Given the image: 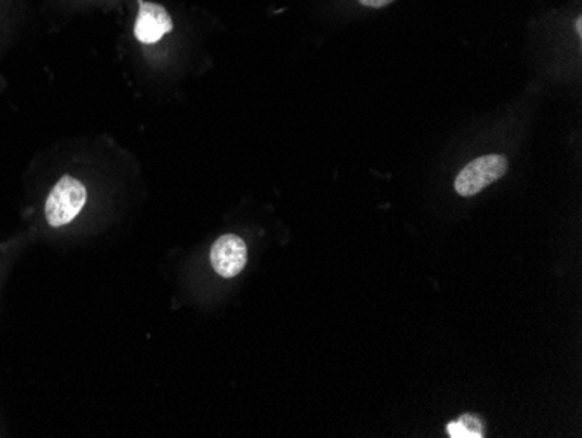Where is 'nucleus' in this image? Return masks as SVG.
I'll return each instance as SVG.
<instances>
[{"label": "nucleus", "instance_id": "obj_1", "mask_svg": "<svg viewBox=\"0 0 582 438\" xmlns=\"http://www.w3.org/2000/svg\"><path fill=\"white\" fill-rule=\"evenodd\" d=\"M86 200L87 192L84 184L70 175L61 177L57 186L52 187L46 201V218H48L49 226L61 227L70 224L84 209Z\"/></svg>", "mask_w": 582, "mask_h": 438}, {"label": "nucleus", "instance_id": "obj_2", "mask_svg": "<svg viewBox=\"0 0 582 438\" xmlns=\"http://www.w3.org/2000/svg\"><path fill=\"white\" fill-rule=\"evenodd\" d=\"M508 174V159L500 154L478 157L466 168L461 169L458 180H455V191L462 198H471L487 189L490 184Z\"/></svg>", "mask_w": 582, "mask_h": 438}, {"label": "nucleus", "instance_id": "obj_3", "mask_svg": "<svg viewBox=\"0 0 582 438\" xmlns=\"http://www.w3.org/2000/svg\"><path fill=\"white\" fill-rule=\"evenodd\" d=\"M210 259H212L213 270L221 274L222 279H234L247 265V244L236 235L222 236L213 245Z\"/></svg>", "mask_w": 582, "mask_h": 438}, {"label": "nucleus", "instance_id": "obj_4", "mask_svg": "<svg viewBox=\"0 0 582 438\" xmlns=\"http://www.w3.org/2000/svg\"><path fill=\"white\" fill-rule=\"evenodd\" d=\"M173 31L171 16L163 5L140 2V13L134 25V35L143 44H154Z\"/></svg>", "mask_w": 582, "mask_h": 438}, {"label": "nucleus", "instance_id": "obj_5", "mask_svg": "<svg viewBox=\"0 0 582 438\" xmlns=\"http://www.w3.org/2000/svg\"><path fill=\"white\" fill-rule=\"evenodd\" d=\"M447 434L452 438H484L485 423L475 414H464L447 426Z\"/></svg>", "mask_w": 582, "mask_h": 438}, {"label": "nucleus", "instance_id": "obj_6", "mask_svg": "<svg viewBox=\"0 0 582 438\" xmlns=\"http://www.w3.org/2000/svg\"><path fill=\"white\" fill-rule=\"evenodd\" d=\"M363 5L367 8H384V5L391 4L394 0H359Z\"/></svg>", "mask_w": 582, "mask_h": 438}, {"label": "nucleus", "instance_id": "obj_7", "mask_svg": "<svg viewBox=\"0 0 582 438\" xmlns=\"http://www.w3.org/2000/svg\"><path fill=\"white\" fill-rule=\"evenodd\" d=\"M581 23H582V22H581V17H579V20H578V32H579V34H582V31H581Z\"/></svg>", "mask_w": 582, "mask_h": 438}]
</instances>
